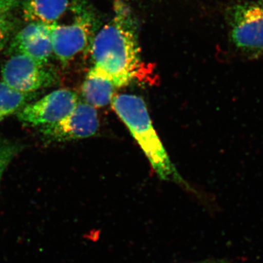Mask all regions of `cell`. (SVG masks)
I'll return each mask as SVG.
<instances>
[{
    "label": "cell",
    "mask_w": 263,
    "mask_h": 263,
    "mask_svg": "<svg viewBox=\"0 0 263 263\" xmlns=\"http://www.w3.org/2000/svg\"><path fill=\"white\" fill-rule=\"evenodd\" d=\"M94 27V15L84 6L72 23L53 24L51 32L53 54L62 63L70 62L87 47Z\"/></svg>",
    "instance_id": "277c9868"
},
{
    "label": "cell",
    "mask_w": 263,
    "mask_h": 263,
    "mask_svg": "<svg viewBox=\"0 0 263 263\" xmlns=\"http://www.w3.org/2000/svg\"><path fill=\"white\" fill-rule=\"evenodd\" d=\"M93 67L117 88L130 84L141 70L136 24L126 7L117 3L113 18L97 33L91 45Z\"/></svg>",
    "instance_id": "6da1fadb"
},
{
    "label": "cell",
    "mask_w": 263,
    "mask_h": 263,
    "mask_svg": "<svg viewBox=\"0 0 263 263\" xmlns=\"http://www.w3.org/2000/svg\"><path fill=\"white\" fill-rule=\"evenodd\" d=\"M111 103L114 111L138 142L159 178L188 186L155 131L144 100L137 95H120L114 97Z\"/></svg>",
    "instance_id": "7a4b0ae2"
},
{
    "label": "cell",
    "mask_w": 263,
    "mask_h": 263,
    "mask_svg": "<svg viewBox=\"0 0 263 263\" xmlns=\"http://www.w3.org/2000/svg\"><path fill=\"white\" fill-rule=\"evenodd\" d=\"M116 86L102 71L92 67L82 85L83 98L95 108H102L111 103Z\"/></svg>",
    "instance_id": "9c48e42d"
},
{
    "label": "cell",
    "mask_w": 263,
    "mask_h": 263,
    "mask_svg": "<svg viewBox=\"0 0 263 263\" xmlns=\"http://www.w3.org/2000/svg\"><path fill=\"white\" fill-rule=\"evenodd\" d=\"M78 103L77 95L71 90H55L41 100L26 105L17 113V117L29 125H51L67 117Z\"/></svg>",
    "instance_id": "8992f818"
},
{
    "label": "cell",
    "mask_w": 263,
    "mask_h": 263,
    "mask_svg": "<svg viewBox=\"0 0 263 263\" xmlns=\"http://www.w3.org/2000/svg\"><path fill=\"white\" fill-rule=\"evenodd\" d=\"M53 25L41 22H31L22 30L19 31L18 34L13 38L10 46V50L15 53L18 48L24 46L31 40L39 36L51 34Z\"/></svg>",
    "instance_id": "7c38bea8"
},
{
    "label": "cell",
    "mask_w": 263,
    "mask_h": 263,
    "mask_svg": "<svg viewBox=\"0 0 263 263\" xmlns=\"http://www.w3.org/2000/svg\"><path fill=\"white\" fill-rule=\"evenodd\" d=\"M99 124L96 108L86 102H79L65 119L56 124L42 127L41 132L48 141L65 142L95 136Z\"/></svg>",
    "instance_id": "52a82bcc"
},
{
    "label": "cell",
    "mask_w": 263,
    "mask_h": 263,
    "mask_svg": "<svg viewBox=\"0 0 263 263\" xmlns=\"http://www.w3.org/2000/svg\"><path fill=\"white\" fill-rule=\"evenodd\" d=\"M37 93H22L11 89L4 82H0V122L19 110L35 98Z\"/></svg>",
    "instance_id": "30bf717a"
},
{
    "label": "cell",
    "mask_w": 263,
    "mask_h": 263,
    "mask_svg": "<svg viewBox=\"0 0 263 263\" xmlns=\"http://www.w3.org/2000/svg\"><path fill=\"white\" fill-rule=\"evenodd\" d=\"M198 263H227L226 261L223 259H212V260H205L203 262H200Z\"/></svg>",
    "instance_id": "2e32d148"
},
{
    "label": "cell",
    "mask_w": 263,
    "mask_h": 263,
    "mask_svg": "<svg viewBox=\"0 0 263 263\" xmlns=\"http://www.w3.org/2000/svg\"><path fill=\"white\" fill-rule=\"evenodd\" d=\"M230 42L247 60L263 57V11L259 3L238 1L226 9Z\"/></svg>",
    "instance_id": "3957f363"
},
{
    "label": "cell",
    "mask_w": 263,
    "mask_h": 263,
    "mask_svg": "<svg viewBox=\"0 0 263 263\" xmlns=\"http://www.w3.org/2000/svg\"><path fill=\"white\" fill-rule=\"evenodd\" d=\"M20 150V146L16 143L6 141H0V183L3 174L10 162Z\"/></svg>",
    "instance_id": "4fadbf2b"
},
{
    "label": "cell",
    "mask_w": 263,
    "mask_h": 263,
    "mask_svg": "<svg viewBox=\"0 0 263 263\" xmlns=\"http://www.w3.org/2000/svg\"><path fill=\"white\" fill-rule=\"evenodd\" d=\"M30 57L40 63L47 65L53 53L51 34H46L31 40L15 52Z\"/></svg>",
    "instance_id": "8fae6325"
},
{
    "label": "cell",
    "mask_w": 263,
    "mask_h": 263,
    "mask_svg": "<svg viewBox=\"0 0 263 263\" xmlns=\"http://www.w3.org/2000/svg\"><path fill=\"white\" fill-rule=\"evenodd\" d=\"M84 6L81 0H26L24 16L28 22L53 25L69 12L76 13Z\"/></svg>",
    "instance_id": "ba28073f"
},
{
    "label": "cell",
    "mask_w": 263,
    "mask_h": 263,
    "mask_svg": "<svg viewBox=\"0 0 263 263\" xmlns=\"http://www.w3.org/2000/svg\"><path fill=\"white\" fill-rule=\"evenodd\" d=\"M22 3V0H0V14L14 9Z\"/></svg>",
    "instance_id": "9a60e30c"
},
{
    "label": "cell",
    "mask_w": 263,
    "mask_h": 263,
    "mask_svg": "<svg viewBox=\"0 0 263 263\" xmlns=\"http://www.w3.org/2000/svg\"><path fill=\"white\" fill-rule=\"evenodd\" d=\"M12 23L6 16L5 13L0 14V44L4 41L5 37L11 29Z\"/></svg>",
    "instance_id": "5bb4252c"
},
{
    "label": "cell",
    "mask_w": 263,
    "mask_h": 263,
    "mask_svg": "<svg viewBox=\"0 0 263 263\" xmlns=\"http://www.w3.org/2000/svg\"><path fill=\"white\" fill-rule=\"evenodd\" d=\"M3 82L22 93H34L56 82V76L46 65L30 57L15 53L2 69Z\"/></svg>",
    "instance_id": "5b68a950"
},
{
    "label": "cell",
    "mask_w": 263,
    "mask_h": 263,
    "mask_svg": "<svg viewBox=\"0 0 263 263\" xmlns=\"http://www.w3.org/2000/svg\"><path fill=\"white\" fill-rule=\"evenodd\" d=\"M259 5H260L261 8H262L263 11V0H260V2L259 3Z\"/></svg>",
    "instance_id": "e0dca14e"
}]
</instances>
